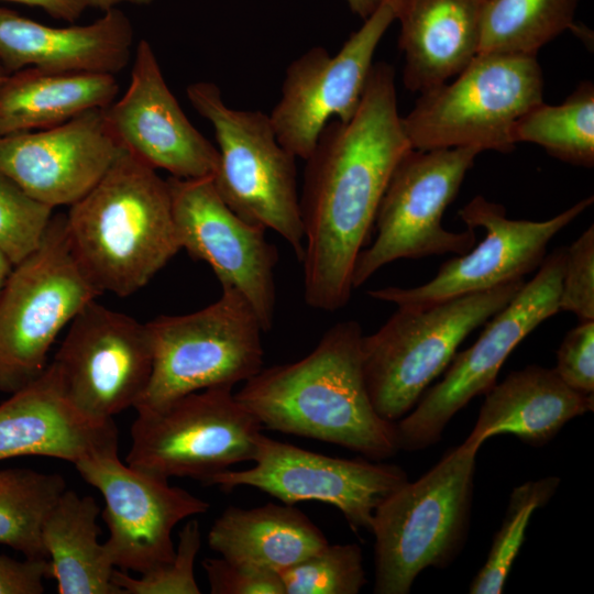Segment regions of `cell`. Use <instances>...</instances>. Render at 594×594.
Returning <instances> with one entry per match:
<instances>
[{"label":"cell","mask_w":594,"mask_h":594,"mask_svg":"<svg viewBox=\"0 0 594 594\" xmlns=\"http://www.w3.org/2000/svg\"><path fill=\"white\" fill-rule=\"evenodd\" d=\"M409 150L394 68L375 63L355 114L348 122L330 120L305 160L299 204L309 307L336 311L349 302L356 258L391 176Z\"/></svg>","instance_id":"1"},{"label":"cell","mask_w":594,"mask_h":594,"mask_svg":"<svg viewBox=\"0 0 594 594\" xmlns=\"http://www.w3.org/2000/svg\"><path fill=\"white\" fill-rule=\"evenodd\" d=\"M363 331L340 321L305 358L262 369L234 393L263 427L341 446L381 461L397 451L396 424L381 418L367 393Z\"/></svg>","instance_id":"2"},{"label":"cell","mask_w":594,"mask_h":594,"mask_svg":"<svg viewBox=\"0 0 594 594\" xmlns=\"http://www.w3.org/2000/svg\"><path fill=\"white\" fill-rule=\"evenodd\" d=\"M72 252L100 294L127 297L182 249L167 180L121 148L65 216Z\"/></svg>","instance_id":"3"},{"label":"cell","mask_w":594,"mask_h":594,"mask_svg":"<svg viewBox=\"0 0 594 594\" xmlns=\"http://www.w3.org/2000/svg\"><path fill=\"white\" fill-rule=\"evenodd\" d=\"M479 449L464 441L377 506L370 530L374 593L407 594L424 570L444 568L458 556L469 528Z\"/></svg>","instance_id":"4"},{"label":"cell","mask_w":594,"mask_h":594,"mask_svg":"<svg viewBox=\"0 0 594 594\" xmlns=\"http://www.w3.org/2000/svg\"><path fill=\"white\" fill-rule=\"evenodd\" d=\"M524 279L427 306H397L374 333L363 336L364 380L377 415L396 422L441 374L458 346L520 290Z\"/></svg>","instance_id":"5"},{"label":"cell","mask_w":594,"mask_h":594,"mask_svg":"<svg viewBox=\"0 0 594 594\" xmlns=\"http://www.w3.org/2000/svg\"><path fill=\"white\" fill-rule=\"evenodd\" d=\"M186 95L213 129L219 161L212 180L222 200L243 220L278 233L301 262L297 157L278 142L270 116L231 108L211 81L188 85Z\"/></svg>","instance_id":"6"},{"label":"cell","mask_w":594,"mask_h":594,"mask_svg":"<svg viewBox=\"0 0 594 594\" xmlns=\"http://www.w3.org/2000/svg\"><path fill=\"white\" fill-rule=\"evenodd\" d=\"M455 77L421 92L402 117L411 148L510 152L515 124L543 101V76L536 56L479 53Z\"/></svg>","instance_id":"7"},{"label":"cell","mask_w":594,"mask_h":594,"mask_svg":"<svg viewBox=\"0 0 594 594\" xmlns=\"http://www.w3.org/2000/svg\"><path fill=\"white\" fill-rule=\"evenodd\" d=\"M99 295L72 252L65 216H53L38 246L13 265L0 289V392L37 378L58 334Z\"/></svg>","instance_id":"8"},{"label":"cell","mask_w":594,"mask_h":594,"mask_svg":"<svg viewBox=\"0 0 594 594\" xmlns=\"http://www.w3.org/2000/svg\"><path fill=\"white\" fill-rule=\"evenodd\" d=\"M153 348L150 383L135 410L154 409L187 394L233 387L263 369L264 332L254 310L237 290L186 315L146 322Z\"/></svg>","instance_id":"9"},{"label":"cell","mask_w":594,"mask_h":594,"mask_svg":"<svg viewBox=\"0 0 594 594\" xmlns=\"http://www.w3.org/2000/svg\"><path fill=\"white\" fill-rule=\"evenodd\" d=\"M481 152L471 146L411 148L402 157L376 212V238L356 258L353 288L396 260L461 255L472 249L475 230L449 231L442 217Z\"/></svg>","instance_id":"10"},{"label":"cell","mask_w":594,"mask_h":594,"mask_svg":"<svg viewBox=\"0 0 594 594\" xmlns=\"http://www.w3.org/2000/svg\"><path fill=\"white\" fill-rule=\"evenodd\" d=\"M232 389L210 387L136 410L125 463L167 480L191 477L209 484L232 465L252 461L263 426Z\"/></svg>","instance_id":"11"},{"label":"cell","mask_w":594,"mask_h":594,"mask_svg":"<svg viewBox=\"0 0 594 594\" xmlns=\"http://www.w3.org/2000/svg\"><path fill=\"white\" fill-rule=\"evenodd\" d=\"M565 248L547 255L537 274L485 326L477 340L455 353L444 377L396 424L399 450L435 444L472 398L488 392L512 351L542 321L559 312Z\"/></svg>","instance_id":"12"},{"label":"cell","mask_w":594,"mask_h":594,"mask_svg":"<svg viewBox=\"0 0 594 594\" xmlns=\"http://www.w3.org/2000/svg\"><path fill=\"white\" fill-rule=\"evenodd\" d=\"M399 1L384 0L337 54L314 46L287 66L280 97L268 116L278 142L294 156L305 161L330 120L348 122L355 114Z\"/></svg>","instance_id":"13"},{"label":"cell","mask_w":594,"mask_h":594,"mask_svg":"<svg viewBox=\"0 0 594 594\" xmlns=\"http://www.w3.org/2000/svg\"><path fill=\"white\" fill-rule=\"evenodd\" d=\"M593 204L586 197L543 221L515 220L505 207L483 196L472 198L460 211L470 229L482 228L484 239L466 253L443 263L437 275L416 287H383L369 292L396 306H427L524 279L543 262L549 242Z\"/></svg>","instance_id":"14"},{"label":"cell","mask_w":594,"mask_h":594,"mask_svg":"<svg viewBox=\"0 0 594 594\" xmlns=\"http://www.w3.org/2000/svg\"><path fill=\"white\" fill-rule=\"evenodd\" d=\"M69 400L100 420L134 408L147 388L153 348L146 323L89 301L51 361Z\"/></svg>","instance_id":"15"},{"label":"cell","mask_w":594,"mask_h":594,"mask_svg":"<svg viewBox=\"0 0 594 594\" xmlns=\"http://www.w3.org/2000/svg\"><path fill=\"white\" fill-rule=\"evenodd\" d=\"M254 466L227 470L211 479L224 492L251 486L294 505L321 502L337 507L352 530H371L377 506L408 481L394 464L366 459H342L312 452L260 432Z\"/></svg>","instance_id":"16"},{"label":"cell","mask_w":594,"mask_h":594,"mask_svg":"<svg viewBox=\"0 0 594 594\" xmlns=\"http://www.w3.org/2000/svg\"><path fill=\"white\" fill-rule=\"evenodd\" d=\"M166 180L180 248L207 263L221 288L239 292L268 332L275 318L278 253L267 241L266 229L233 212L212 176Z\"/></svg>","instance_id":"17"},{"label":"cell","mask_w":594,"mask_h":594,"mask_svg":"<svg viewBox=\"0 0 594 594\" xmlns=\"http://www.w3.org/2000/svg\"><path fill=\"white\" fill-rule=\"evenodd\" d=\"M76 470L105 499L109 536L102 543L114 568L146 573L175 554L172 532L182 520L205 514L210 504L188 491L123 463L117 450L77 461Z\"/></svg>","instance_id":"18"},{"label":"cell","mask_w":594,"mask_h":594,"mask_svg":"<svg viewBox=\"0 0 594 594\" xmlns=\"http://www.w3.org/2000/svg\"><path fill=\"white\" fill-rule=\"evenodd\" d=\"M103 112L120 147L152 168L177 178L213 176L218 150L186 117L146 40L138 43L127 91Z\"/></svg>","instance_id":"19"},{"label":"cell","mask_w":594,"mask_h":594,"mask_svg":"<svg viewBox=\"0 0 594 594\" xmlns=\"http://www.w3.org/2000/svg\"><path fill=\"white\" fill-rule=\"evenodd\" d=\"M120 151L96 108L50 129L0 135V173L54 209L81 199Z\"/></svg>","instance_id":"20"},{"label":"cell","mask_w":594,"mask_h":594,"mask_svg":"<svg viewBox=\"0 0 594 594\" xmlns=\"http://www.w3.org/2000/svg\"><path fill=\"white\" fill-rule=\"evenodd\" d=\"M117 449L113 419L81 413L67 397L51 362L37 378L0 404V461L40 455L75 464Z\"/></svg>","instance_id":"21"},{"label":"cell","mask_w":594,"mask_h":594,"mask_svg":"<svg viewBox=\"0 0 594 594\" xmlns=\"http://www.w3.org/2000/svg\"><path fill=\"white\" fill-rule=\"evenodd\" d=\"M132 44V24L118 8L89 24L55 28L0 6V62L8 73L36 67L116 75L128 65Z\"/></svg>","instance_id":"22"},{"label":"cell","mask_w":594,"mask_h":594,"mask_svg":"<svg viewBox=\"0 0 594 594\" xmlns=\"http://www.w3.org/2000/svg\"><path fill=\"white\" fill-rule=\"evenodd\" d=\"M487 0H400L403 82L424 92L460 74L479 54Z\"/></svg>","instance_id":"23"},{"label":"cell","mask_w":594,"mask_h":594,"mask_svg":"<svg viewBox=\"0 0 594 594\" xmlns=\"http://www.w3.org/2000/svg\"><path fill=\"white\" fill-rule=\"evenodd\" d=\"M593 409V395L572 389L553 369L529 365L485 393L476 424L464 441L481 447L493 436L509 433L540 447L569 420Z\"/></svg>","instance_id":"24"},{"label":"cell","mask_w":594,"mask_h":594,"mask_svg":"<svg viewBox=\"0 0 594 594\" xmlns=\"http://www.w3.org/2000/svg\"><path fill=\"white\" fill-rule=\"evenodd\" d=\"M207 539L210 549L227 560L277 573L329 543L302 512L275 503L250 509L227 507Z\"/></svg>","instance_id":"25"},{"label":"cell","mask_w":594,"mask_h":594,"mask_svg":"<svg viewBox=\"0 0 594 594\" xmlns=\"http://www.w3.org/2000/svg\"><path fill=\"white\" fill-rule=\"evenodd\" d=\"M119 91L112 74L57 73L26 67L0 79V135L59 125L110 106Z\"/></svg>","instance_id":"26"},{"label":"cell","mask_w":594,"mask_h":594,"mask_svg":"<svg viewBox=\"0 0 594 594\" xmlns=\"http://www.w3.org/2000/svg\"><path fill=\"white\" fill-rule=\"evenodd\" d=\"M99 515L94 497L67 488L48 510L41 536L59 594H122L98 541Z\"/></svg>","instance_id":"27"},{"label":"cell","mask_w":594,"mask_h":594,"mask_svg":"<svg viewBox=\"0 0 594 594\" xmlns=\"http://www.w3.org/2000/svg\"><path fill=\"white\" fill-rule=\"evenodd\" d=\"M579 0H487L479 53L536 56L571 29Z\"/></svg>","instance_id":"28"},{"label":"cell","mask_w":594,"mask_h":594,"mask_svg":"<svg viewBox=\"0 0 594 594\" xmlns=\"http://www.w3.org/2000/svg\"><path fill=\"white\" fill-rule=\"evenodd\" d=\"M513 139L543 147L563 162L592 167L594 164V86L583 81L561 105L544 101L522 114Z\"/></svg>","instance_id":"29"},{"label":"cell","mask_w":594,"mask_h":594,"mask_svg":"<svg viewBox=\"0 0 594 594\" xmlns=\"http://www.w3.org/2000/svg\"><path fill=\"white\" fill-rule=\"evenodd\" d=\"M66 488L65 480L57 473L21 468L0 470V543L26 558H47L42 525Z\"/></svg>","instance_id":"30"},{"label":"cell","mask_w":594,"mask_h":594,"mask_svg":"<svg viewBox=\"0 0 594 594\" xmlns=\"http://www.w3.org/2000/svg\"><path fill=\"white\" fill-rule=\"evenodd\" d=\"M559 482L558 477L549 476L526 482L513 490L503 524L494 536L487 559L471 582V594L503 593L532 513L550 501Z\"/></svg>","instance_id":"31"},{"label":"cell","mask_w":594,"mask_h":594,"mask_svg":"<svg viewBox=\"0 0 594 594\" xmlns=\"http://www.w3.org/2000/svg\"><path fill=\"white\" fill-rule=\"evenodd\" d=\"M278 574L285 594H358L366 583L356 543H328Z\"/></svg>","instance_id":"32"},{"label":"cell","mask_w":594,"mask_h":594,"mask_svg":"<svg viewBox=\"0 0 594 594\" xmlns=\"http://www.w3.org/2000/svg\"><path fill=\"white\" fill-rule=\"evenodd\" d=\"M53 209L24 193L0 173V251L15 265L41 243Z\"/></svg>","instance_id":"33"},{"label":"cell","mask_w":594,"mask_h":594,"mask_svg":"<svg viewBox=\"0 0 594 594\" xmlns=\"http://www.w3.org/2000/svg\"><path fill=\"white\" fill-rule=\"evenodd\" d=\"M200 547L199 522L189 519L178 534V544L170 561L140 578L114 569L112 581L122 594H199L194 565Z\"/></svg>","instance_id":"34"},{"label":"cell","mask_w":594,"mask_h":594,"mask_svg":"<svg viewBox=\"0 0 594 594\" xmlns=\"http://www.w3.org/2000/svg\"><path fill=\"white\" fill-rule=\"evenodd\" d=\"M559 310L574 314L580 321L594 320L593 224L565 248Z\"/></svg>","instance_id":"35"},{"label":"cell","mask_w":594,"mask_h":594,"mask_svg":"<svg viewBox=\"0 0 594 594\" xmlns=\"http://www.w3.org/2000/svg\"><path fill=\"white\" fill-rule=\"evenodd\" d=\"M202 566L212 594H285L277 572L220 558Z\"/></svg>","instance_id":"36"},{"label":"cell","mask_w":594,"mask_h":594,"mask_svg":"<svg viewBox=\"0 0 594 594\" xmlns=\"http://www.w3.org/2000/svg\"><path fill=\"white\" fill-rule=\"evenodd\" d=\"M558 376L572 389L594 393V320L580 321L562 340L557 351Z\"/></svg>","instance_id":"37"},{"label":"cell","mask_w":594,"mask_h":594,"mask_svg":"<svg viewBox=\"0 0 594 594\" xmlns=\"http://www.w3.org/2000/svg\"><path fill=\"white\" fill-rule=\"evenodd\" d=\"M51 569L47 558L24 557L20 561L0 554V594H42Z\"/></svg>","instance_id":"38"},{"label":"cell","mask_w":594,"mask_h":594,"mask_svg":"<svg viewBox=\"0 0 594 594\" xmlns=\"http://www.w3.org/2000/svg\"><path fill=\"white\" fill-rule=\"evenodd\" d=\"M16 2L44 10L54 19L75 22L87 9L84 0H0Z\"/></svg>","instance_id":"39"},{"label":"cell","mask_w":594,"mask_h":594,"mask_svg":"<svg viewBox=\"0 0 594 594\" xmlns=\"http://www.w3.org/2000/svg\"><path fill=\"white\" fill-rule=\"evenodd\" d=\"M154 0H84L87 8H94L101 10L102 12L113 8H118L119 4L129 3L133 6H148Z\"/></svg>","instance_id":"40"},{"label":"cell","mask_w":594,"mask_h":594,"mask_svg":"<svg viewBox=\"0 0 594 594\" xmlns=\"http://www.w3.org/2000/svg\"><path fill=\"white\" fill-rule=\"evenodd\" d=\"M350 10L365 20L369 18L384 0H345Z\"/></svg>","instance_id":"41"},{"label":"cell","mask_w":594,"mask_h":594,"mask_svg":"<svg viewBox=\"0 0 594 594\" xmlns=\"http://www.w3.org/2000/svg\"><path fill=\"white\" fill-rule=\"evenodd\" d=\"M13 264L10 260L0 251V283H4L10 274Z\"/></svg>","instance_id":"42"},{"label":"cell","mask_w":594,"mask_h":594,"mask_svg":"<svg viewBox=\"0 0 594 594\" xmlns=\"http://www.w3.org/2000/svg\"><path fill=\"white\" fill-rule=\"evenodd\" d=\"M7 74L9 73L4 69L2 63L0 62V79Z\"/></svg>","instance_id":"43"},{"label":"cell","mask_w":594,"mask_h":594,"mask_svg":"<svg viewBox=\"0 0 594 594\" xmlns=\"http://www.w3.org/2000/svg\"><path fill=\"white\" fill-rule=\"evenodd\" d=\"M2 284H3V283H0V289H1V287H2Z\"/></svg>","instance_id":"44"}]
</instances>
